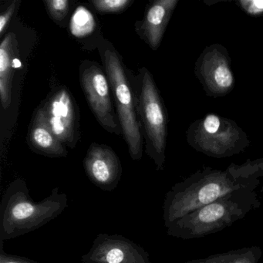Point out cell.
Listing matches in <instances>:
<instances>
[{"instance_id":"cell-4","label":"cell","mask_w":263,"mask_h":263,"mask_svg":"<svg viewBox=\"0 0 263 263\" xmlns=\"http://www.w3.org/2000/svg\"><path fill=\"white\" fill-rule=\"evenodd\" d=\"M187 140L197 152L215 158L238 155L250 146L246 132L235 121L214 114L192 123Z\"/></svg>"},{"instance_id":"cell-18","label":"cell","mask_w":263,"mask_h":263,"mask_svg":"<svg viewBox=\"0 0 263 263\" xmlns=\"http://www.w3.org/2000/svg\"><path fill=\"white\" fill-rule=\"evenodd\" d=\"M235 4L249 16L257 17L263 15V0H240Z\"/></svg>"},{"instance_id":"cell-3","label":"cell","mask_w":263,"mask_h":263,"mask_svg":"<svg viewBox=\"0 0 263 263\" xmlns=\"http://www.w3.org/2000/svg\"><path fill=\"white\" fill-rule=\"evenodd\" d=\"M260 204L255 190L237 191L178 218L167 228V234L181 239L202 238L242 219Z\"/></svg>"},{"instance_id":"cell-13","label":"cell","mask_w":263,"mask_h":263,"mask_svg":"<svg viewBox=\"0 0 263 263\" xmlns=\"http://www.w3.org/2000/svg\"><path fill=\"white\" fill-rule=\"evenodd\" d=\"M29 141L33 150L51 158H61L67 155V149L57 138L47 124L43 109H40L33 118Z\"/></svg>"},{"instance_id":"cell-10","label":"cell","mask_w":263,"mask_h":263,"mask_svg":"<svg viewBox=\"0 0 263 263\" xmlns=\"http://www.w3.org/2000/svg\"><path fill=\"white\" fill-rule=\"evenodd\" d=\"M47 124L63 144L74 148L78 139L76 104L66 89L55 93L43 107Z\"/></svg>"},{"instance_id":"cell-16","label":"cell","mask_w":263,"mask_h":263,"mask_svg":"<svg viewBox=\"0 0 263 263\" xmlns=\"http://www.w3.org/2000/svg\"><path fill=\"white\" fill-rule=\"evenodd\" d=\"M132 1L130 0H93L90 4L101 13H118L127 8Z\"/></svg>"},{"instance_id":"cell-12","label":"cell","mask_w":263,"mask_h":263,"mask_svg":"<svg viewBox=\"0 0 263 263\" xmlns=\"http://www.w3.org/2000/svg\"><path fill=\"white\" fill-rule=\"evenodd\" d=\"M178 3V0H158L147 10L141 25V32L152 50H156L159 47Z\"/></svg>"},{"instance_id":"cell-11","label":"cell","mask_w":263,"mask_h":263,"mask_svg":"<svg viewBox=\"0 0 263 263\" xmlns=\"http://www.w3.org/2000/svg\"><path fill=\"white\" fill-rule=\"evenodd\" d=\"M84 167L90 181L106 192L115 190L122 176L119 158L106 145H90L84 160Z\"/></svg>"},{"instance_id":"cell-20","label":"cell","mask_w":263,"mask_h":263,"mask_svg":"<svg viewBox=\"0 0 263 263\" xmlns=\"http://www.w3.org/2000/svg\"><path fill=\"white\" fill-rule=\"evenodd\" d=\"M16 8V2H13V4L6 10L5 13H3L0 16V35L2 36L8 25L9 22L11 20L12 16L15 11Z\"/></svg>"},{"instance_id":"cell-17","label":"cell","mask_w":263,"mask_h":263,"mask_svg":"<svg viewBox=\"0 0 263 263\" xmlns=\"http://www.w3.org/2000/svg\"><path fill=\"white\" fill-rule=\"evenodd\" d=\"M44 3L49 14L54 21H61L68 14L69 1L67 0H47Z\"/></svg>"},{"instance_id":"cell-19","label":"cell","mask_w":263,"mask_h":263,"mask_svg":"<svg viewBox=\"0 0 263 263\" xmlns=\"http://www.w3.org/2000/svg\"><path fill=\"white\" fill-rule=\"evenodd\" d=\"M3 244L1 243V252H0V263H40L30 258L21 255H10L6 253L3 249Z\"/></svg>"},{"instance_id":"cell-15","label":"cell","mask_w":263,"mask_h":263,"mask_svg":"<svg viewBox=\"0 0 263 263\" xmlns=\"http://www.w3.org/2000/svg\"><path fill=\"white\" fill-rule=\"evenodd\" d=\"M262 250L258 246L242 248L206 258L189 260L185 263H259Z\"/></svg>"},{"instance_id":"cell-5","label":"cell","mask_w":263,"mask_h":263,"mask_svg":"<svg viewBox=\"0 0 263 263\" xmlns=\"http://www.w3.org/2000/svg\"><path fill=\"white\" fill-rule=\"evenodd\" d=\"M104 64L129 154L134 161H139L143 155L142 135L137 116L138 105H135L136 101L125 70L118 53L114 50H106Z\"/></svg>"},{"instance_id":"cell-6","label":"cell","mask_w":263,"mask_h":263,"mask_svg":"<svg viewBox=\"0 0 263 263\" xmlns=\"http://www.w3.org/2000/svg\"><path fill=\"white\" fill-rule=\"evenodd\" d=\"M138 110L149 141L147 154L155 161L157 169L162 170L165 161L167 115L153 78L146 69H143Z\"/></svg>"},{"instance_id":"cell-7","label":"cell","mask_w":263,"mask_h":263,"mask_svg":"<svg viewBox=\"0 0 263 263\" xmlns=\"http://www.w3.org/2000/svg\"><path fill=\"white\" fill-rule=\"evenodd\" d=\"M195 74L206 95L212 98L226 96L235 86L230 57L219 44H212L203 50L195 62Z\"/></svg>"},{"instance_id":"cell-9","label":"cell","mask_w":263,"mask_h":263,"mask_svg":"<svg viewBox=\"0 0 263 263\" xmlns=\"http://www.w3.org/2000/svg\"><path fill=\"white\" fill-rule=\"evenodd\" d=\"M81 261L90 263H152L148 252L121 235L100 233Z\"/></svg>"},{"instance_id":"cell-2","label":"cell","mask_w":263,"mask_h":263,"mask_svg":"<svg viewBox=\"0 0 263 263\" xmlns=\"http://www.w3.org/2000/svg\"><path fill=\"white\" fill-rule=\"evenodd\" d=\"M67 206L68 197L58 187L47 198L35 201L25 181H12L0 204V241L4 243L43 227L62 214Z\"/></svg>"},{"instance_id":"cell-8","label":"cell","mask_w":263,"mask_h":263,"mask_svg":"<svg viewBox=\"0 0 263 263\" xmlns=\"http://www.w3.org/2000/svg\"><path fill=\"white\" fill-rule=\"evenodd\" d=\"M81 82L89 106L99 124L110 133H121L110 93L108 78L100 67L90 64L81 69Z\"/></svg>"},{"instance_id":"cell-14","label":"cell","mask_w":263,"mask_h":263,"mask_svg":"<svg viewBox=\"0 0 263 263\" xmlns=\"http://www.w3.org/2000/svg\"><path fill=\"white\" fill-rule=\"evenodd\" d=\"M15 36L10 33L0 45V97L4 108L12 102V86L14 73Z\"/></svg>"},{"instance_id":"cell-21","label":"cell","mask_w":263,"mask_h":263,"mask_svg":"<svg viewBox=\"0 0 263 263\" xmlns=\"http://www.w3.org/2000/svg\"><path fill=\"white\" fill-rule=\"evenodd\" d=\"M81 263H90V262H84V261H81Z\"/></svg>"},{"instance_id":"cell-1","label":"cell","mask_w":263,"mask_h":263,"mask_svg":"<svg viewBox=\"0 0 263 263\" xmlns=\"http://www.w3.org/2000/svg\"><path fill=\"white\" fill-rule=\"evenodd\" d=\"M263 178V158L248 160L244 164H231L227 168L204 167L166 194L163 204L164 226L192 211L237 191L255 190Z\"/></svg>"}]
</instances>
